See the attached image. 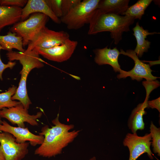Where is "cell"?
Here are the masks:
<instances>
[{
    "instance_id": "7c38bea8",
    "label": "cell",
    "mask_w": 160,
    "mask_h": 160,
    "mask_svg": "<svg viewBox=\"0 0 160 160\" xmlns=\"http://www.w3.org/2000/svg\"><path fill=\"white\" fill-rule=\"evenodd\" d=\"M0 132H7L12 134L15 138L17 143H22L28 141L33 146L41 145L44 140L43 136L33 134L28 127H13L4 120L0 123Z\"/></svg>"
},
{
    "instance_id": "ac0fdd59",
    "label": "cell",
    "mask_w": 160,
    "mask_h": 160,
    "mask_svg": "<svg viewBox=\"0 0 160 160\" xmlns=\"http://www.w3.org/2000/svg\"><path fill=\"white\" fill-rule=\"evenodd\" d=\"M133 35L135 37L137 44L134 50L138 57H141L144 52H147L150 47L151 42L146 40L147 36L155 34H160L156 32H149L147 30H145L142 26L139 25L137 22L135 26L133 28Z\"/></svg>"
},
{
    "instance_id": "4316f807",
    "label": "cell",
    "mask_w": 160,
    "mask_h": 160,
    "mask_svg": "<svg viewBox=\"0 0 160 160\" xmlns=\"http://www.w3.org/2000/svg\"><path fill=\"white\" fill-rule=\"evenodd\" d=\"M148 108L149 107L152 109L155 108L158 111L160 112V97L158 98L147 102Z\"/></svg>"
},
{
    "instance_id": "9c48e42d",
    "label": "cell",
    "mask_w": 160,
    "mask_h": 160,
    "mask_svg": "<svg viewBox=\"0 0 160 160\" xmlns=\"http://www.w3.org/2000/svg\"><path fill=\"white\" fill-rule=\"evenodd\" d=\"M120 54L127 56L132 58L135 62L134 68L131 70L127 71L122 70L120 74L117 76L118 79L126 78L130 77L132 80H136L140 81L143 78L146 81H154L158 77L154 76L151 73L152 71L150 68V65L145 63L140 60L134 50L128 49L125 52L122 49H120Z\"/></svg>"
},
{
    "instance_id": "5bb4252c",
    "label": "cell",
    "mask_w": 160,
    "mask_h": 160,
    "mask_svg": "<svg viewBox=\"0 0 160 160\" xmlns=\"http://www.w3.org/2000/svg\"><path fill=\"white\" fill-rule=\"evenodd\" d=\"M95 55V62L99 65L108 64L111 66L115 72L120 73L122 69L119 64L118 59L120 52L116 47L113 49L108 48V46L102 49L94 50Z\"/></svg>"
},
{
    "instance_id": "ffe728a7",
    "label": "cell",
    "mask_w": 160,
    "mask_h": 160,
    "mask_svg": "<svg viewBox=\"0 0 160 160\" xmlns=\"http://www.w3.org/2000/svg\"><path fill=\"white\" fill-rule=\"evenodd\" d=\"M151 0H139L134 5L129 7L122 15H126L135 19L141 20L147 7L152 1Z\"/></svg>"
},
{
    "instance_id": "83f0119b",
    "label": "cell",
    "mask_w": 160,
    "mask_h": 160,
    "mask_svg": "<svg viewBox=\"0 0 160 160\" xmlns=\"http://www.w3.org/2000/svg\"><path fill=\"white\" fill-rule=\"evenodd\" d=\"M0 160H6L0 144Z\"/></svg>"
},
{
    "instance_id": "e0dca14e",
    "label": "cell",
    "mask_w": 160,
    "mask_h": 160,
    "mask_svg": "<svg viewBox=\"0 0 160 160\" xmlns=\"http://www.w3.org/2000/svg\"><path fill=\"white\" fill-rule=\"evenodd\" d=\"M129 0H100L97 9L100 12L122 15L129 7Z\"/></svg>"
},
{
    "instance_id": "7402d4cb",
    "label": "cell",
    "mask_w": 160,
    "mask_h": 160,
    "mask_svg": "<svg viewBox=\"0 0 160 160\" xmlns=\"http://www.w3.org/2000/svg\"><path fill=\"white\" fill-rule=\"evenodd\" d=\"M151 137V145L153 152L160 156V128L157 127L151 121L150 127Z\"/></svg>"
},
{
    "instance_id": "484cf974",
    "label": "cell",
    "mask_w": 160,
    "mask_h": 160,
    "mask_svg": "<svg viewBox=\"0 0 160 160\" xmlns=\"http://www.w3.org/2000/svg\"><path fill=\"white\" fill-rule=\"evenodd\" d=\"M1 49L2 48L0 46V51ZM16 64V62H12L9 61L7 64H5L1 60L0 55V79L1 80H2V73L3 71L5 69L8 68L12 69Z\"/></svg>"
},
{
    "instance_id": "8992f818",
    "label": "cell",
    "mask_w": 160,
    "mask_h": 160,
    "mask_svg": "<svg viewBox=\"0 0 160 160\" xmlns=\"http://www.w3.org/2000/svg\"><path fill=\"white\" fill-rule=\"evenodd\" d=\"M69 34L61 31H56L43 27L30 41L26 49L31 50L34 48L48 49L60 45L69 39Z\"/></svg>"
},
{
    "instance_id": "44dd1931",
    "label": "cell",
    "mask_w": 160,
    "mask_h": 160,
    "mask_svg": "<svg viewBox=\"0 0 160 160\" xmlns=\"http://www.w3.org/2000/svg\"><path fill=\"white\" fill-rule=\"evenodd\" d=\"M17 87L12 86L7 90L0 93V110L4 108H9L15 106L20 104V101L12 100V97L15 94Z\"/></svg>"
},
{
    "instance_id": "3957f363",
    "label": "cell",
    "mask_w": 160,
    "mask_h": 160,
    "mask_svg": "<svg viewBox=\"0 0 160 160\" xmlns=\"http://www.w3.org/2000/svg\"><path fill=\"white\" fill-rule=\"evenodd\" d=\"M135 20L126 15L102 13L97 9L89 24L88 34L95 35L109 31L115 44H117L121 40L123 32L130 31L129 26L133 23Z\"/></svg>"
},
{
    "instance_id": "f1b7e54d",
    "label": "cell",
    "mask_w": 160,
    "mask_h": 160,
    "mask_svg": "<svg viewBox=\"0 0 160 160\" xmlns=\"http://www.w3.org/2000/svg\"><path fill=\"white\" fill-rule=\"evenodd\" d=\"M89 160H96V157H93Z\"/></svg>"
},
{
    "instance_id": "d6986e66",
    "label": "cell",
    "mask_w": 160,
    "mask_h": 160,
    "mask_svg": "<svg viewBox=\"0 0 160 160\" xmlns=\"http://www.w3.org/2000/svg\"><path fill=\"white\" fill-rule=\"evenodd\" d=\"M0 46L2 49L8 51H12L14 49L22 52L25 50L23 48L22 38L10 31L6 35H0Z\"/></svg>"
},
{
    "instance_id": "9a60e30c",
    "label": "cell",
    "mask_w": 160,
    "mask_h": 160,
    "mask_svg": "<svg viewBox=\"0 0 160 160\" xmlns=\"http://www.w3.org/2000/svg\"><path fill=\"white\" fill-rule=\"evenodd\" d=\"M146 95L144 101L139 103L132 112L128 121V126L133 133H136L138 130H143L145 128L143 116L146 113L145 109L148 108L147 102L151 92L146 89Z\"/></svg>"
},
{
    "instance_id": "7a4b0ae2",
    "label": "cell",
    "mask_w": 160,
    "mask_h": 160,
    "mask_svg": "<svg viewBox=\"0 0 160 160\" xmlns=\"http://www.w3.org/2000/svg\"><path fill=\"white\" fill-rule=\"evenodd\" d=\"M6 55L9 61L19 60L22 66L20 73L21 76L19 86L11 99L13 100H19L24 108L28 110L32 104L26 88L28 76L33 69L40 68L44 66L43 61L40 57L38 49L37 47L31 50L26 49L23 52L8 51Z\"/></svg>"
},
{
    "instance_id": "5b68a950",
    "label": "cell",
    "mask_w": 160,
    "mask_h": 160,
    "mask_svg": "<svg viewBox=\"0 0 160 160\" xmlns=\"http://www.w3.org/2000/svg\"><path fill=\"white\" fill-rule=\"evenodd\" d=\"M49 18L43 13H34L27 19L14 25L9 31L22 38L23 47H25L45 26Z\"/></svg>"
},
{
    "instance_id": "d4e9b609",
    "label": "cell",
    "mask_w": 160,
    "mask_h": 160,
    "mask_svg": "<svg viewBox=\"0 0 160 160\" xmlns=\"http://www.w3.org/2000/svg\"><path fill=\"white\" fill-rule=\"evenodd\" d=\"M27 0H0V6L24 7L27 4Z\"/></svg>"
},
{
    "instance_id": "2e32d148",
    "label": "cell",
    "mask_w": 160,
    "mask_h": 160,
    "mask_svg": "<svg viewBox=\"0 0 160 160\" xmlns=\"http://www.w3.org/2000/svg\"><path fill=\"white\" fill-rule=\"evenodd\" d=\"M22 8L0 6V33L5 27L14 25L21 20Z\"/></svg>"
},
{
    "instance_id": "4fadbf2b",
    "label": "cell",
    "mask_w": 160,
    "mask_h": 160,
    "mask_svg": "<svg viewBox=\"0 0 160 160\" xmlns=\"http://www.w3.org/2000/svg\"><path fill=\"white\" fill-rule=\"evenodd\" d=\"M35 13L45 15L57 24L61 23L60 18L53 12L46 0H28L25 5L22 8L21 20H25L30 15Z\"/></svg>"
},
{
    "instance_id": "52a82bcc",
    "label": "cell",
    "mask_w": 160,
    "mask_h": 160,
    "mask_svg": "<svg viewBox=\"0 0 160 160\" xmlns=\"http://www.w3.org/2000/svg\"><path fill=\"white\" fill-rule=\"evenodd\" d=\"M151 137L150 133H146L143 136H138L137 133H128L123 143L129 150V160H136L140 155L146 153L151 159H153L151 150Z\"/></svg>"
},
{
    "instance_id": "6da1fadb",
    "label": "cell",
    "mask_w": 160,
    "mask_h": 160,
    "mask_svg": "<svg viewBox=\"0 0 160 160\" xmlns=\"http://www.w3.org/2000/svg\"><path fill=\"white\" fill-rule=\"evenodd\" d=\"M59 118L58 113L52 121L54 126L49 128L46 125L41 128L39 135L44 136V141L35 151V154L45 157L55 156L61 153L63 149L78 135L79 130L69 131L73 128V125L63 124Z\"/></svg>"
},
{
    "instance_id": "f546056e",
    "label": "cell",
    "mask_w": 160,
    "mask_h": 160,
    "mask_svg": "<svg viewBox=\"0 0 160 160\" xmlns=\"http://www.w3.org/2000/svg\"><path fill=\"white\" fill-rule=\"evenodd\" d=\"M1 118L0 117V123H1L2 121L1 120Z\"/></svg>"
},
{
    "instance_id": "277c9868",
    "label": "cell",
    "mask_w": 160,
    "mask_h": 160,
    "mask_svg": "<svg viewBox=\"0 0 160 160\" xmlns=\"http://www.w3.org/2000/svg\"><path fill=\"white\" fill-rule=\"evenodd\" d=\"M100 0H84L60 18L69 30H77L89 24Z\"/></svg>"
},
{
    "instance_id": "30bf717a",
    "label": "cell",
    "mask_w": 160,
    "mask_h": 160,
    "mask_svg": "<svg viewBox=\"0 0 160 160\" xmlns=\"http://www.w3.org/2000/svg\"><path fill=\"white\" fill-rule=\"evenodd\" d=\"M0 144L6 160H22L28 153L29 142L17 143L9 133L0 132Z\"/></svg>"
},
{
    "instance_id": "ba28073f",
    "label": "cell",
    "mask_w": 160,
    "mask_h": 160,
    "mask_svg": "<svg viewBox=\"0 0 160 160\" xmlns=\"http://www.w3.org/2000/svg\"><path fill=\"white\" fill-rule=\"evenodd\" d=\"M42 114L39 112L36 115H31L21 103L9 108H4L0 110V117L5 118L13 125L17 124L18 127L25 128V122L33 126H37V119Z\"/></svg>"
},
{
    "instance_id": "8fae6325",
    "label": "cell",
    "mask_w": 160,
    "mask_h": 160,
    "mask_svg": "<svg viewBox=\"0 0 160 160\" xmlns=\"http://www.w3.org/2000/svg\"><path fill=\"white\" fill-rule=\"evenodd\" d=\"M78 41L67 39L60 45L48 49L38 48L39 55L50 60L62 62L71 57L78 45Z\"/></svg>"
},
{
    "instance_id": "603a6c76",
    "label": "cell",
    "mask_w": 160,
    "mask_h": 160,
    "mask_svg": "<svg viewBox=\"0 0 160 160\" xmlns=\"http://www.w3.org/2000/svg\"><path fill=\"white\" fill-rule=\"evenodd\" d=\"M52 10L58 18L63 16L61 4L62 0H46Z\"/></svg>"
},
{
    "instance_id": "cb8c5ba5",
    "label": "cell",
    "mask_w": 160,
    "mask_h": 160,
    "mask_svg": "<svg viewBox=\"0 0 160 160\" xmlns=\"http://www.w3.org/2000/svg\"><path fill=\"white\" fill-rule=\"evenodd\" d=\"M81 1V0H62L61 7L63 16L66 15Z\"/></svg>"
}]
</instances>
